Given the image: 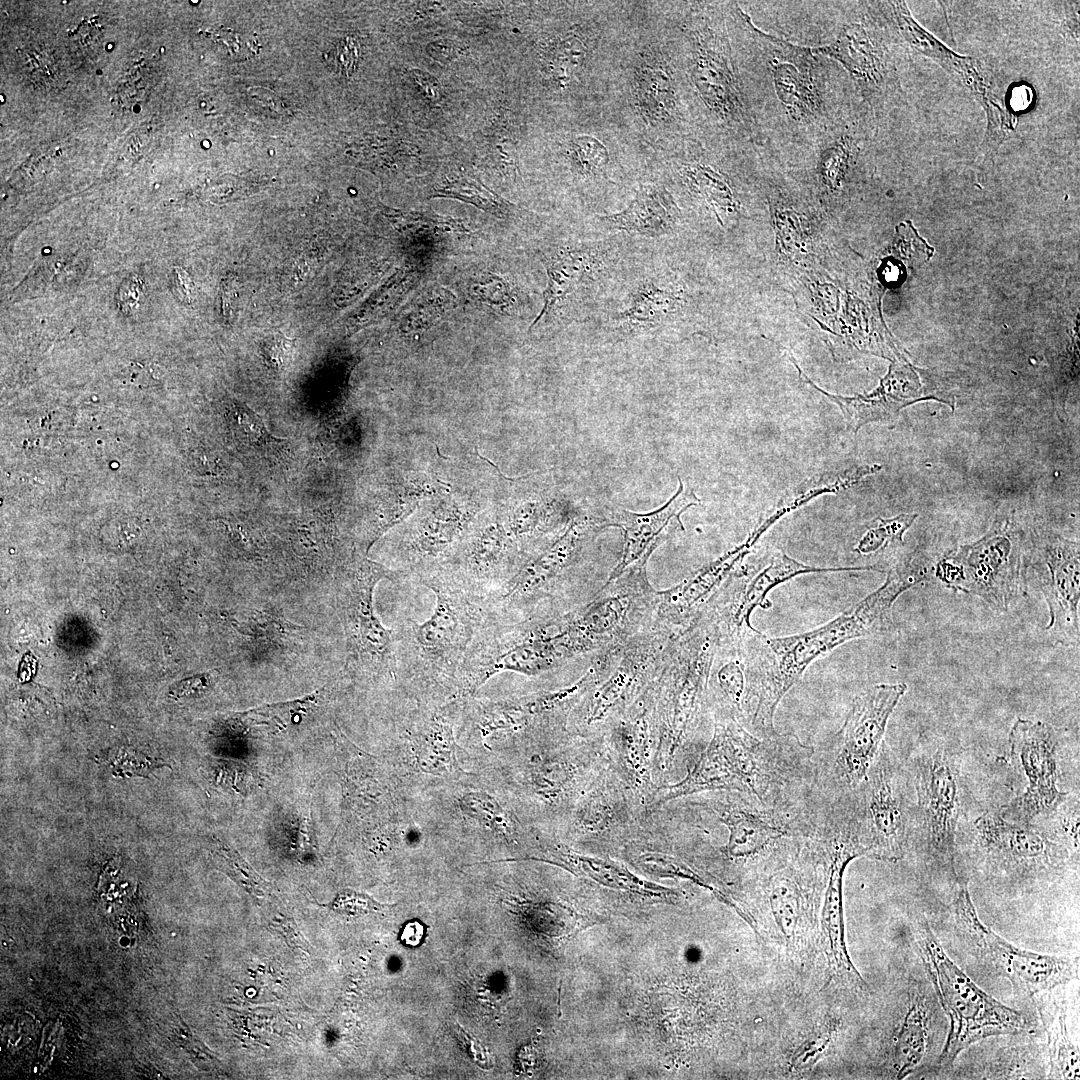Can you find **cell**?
Instances as JSON below:
<instances>
[{"label": "cell", "mask_w": 1080, "mask_h": 1080, "mask_svg": "<svg viewBox=\"0 0 1080 1080\" xmlns=\"http://www.w3.org/2000/svg\"><path fill=\"white\" fill-rule=\"evenodd\" d=\"M424 937V926L418 921L408 922L401 933L400 939L409 947L418 946Z\"/></svg>", "instance_id": "49"}, {"label": "cell", "mask_w": 1080, "mask_h": 1080, "mask_svg": "<svg viewBox=\"0 0 1080 1080\" xmlns=\"http://www.w3.org/2000/svg\"><path fill=\"white\" fill-rule=\"evenodd\" d=\"M866 570L869 567L820 568L800 563L779 550H766L752 562L735 568L703 609L715 622L718 644L740 648L755 628L750 617L756 607L771 606L767 594L777 585L800 574Z\"/></svg>", "instance_id": "14"}, {"label": "cell", "mask_w": 1080, "mask_h": 1080, "mask_svg": "<svg viewBox=\"0 0 1080 1080\" xmlns=\"http://www.w3.org/2000/svg\"><path fill=\"white\" fill-rule=\"evenodd\" d=\"M228 422L234 438L247 451L268 453L277 451L283 438L273 436L262 418L246 404L234 402L229 407Z\"/></svg>", "instance_id": "34"}, {"label": "cell", "mask_w": 1080, "mask_h": 1080, "mask_svg": "<svg viewBox=\"0 0 1080 1080\" xmlns=\"http://www.w3.org/2000/svg\"><path fill=\"white\" fill-rule=\"evenodd\" d=\"M464 812L492 831L503 835H512L514 831L512 820L507 816L500 805L490 796L483 793H469L461 799Z\"/></svg>", "instance_id": "40"}, {"label": "cell", "mask_w": 1080, "mask_h": 1080, "mask_svg": "<svg viewBox=\"0 0 1080 1080\" xmlns=\"http://www.w3.org/2000/svg\"><path fill=\"white\" fill-rule=\"evenodd\" d=\"M852 155V146L848 140H840L823 152L820 171L828 185L835 186L839 183Z\"/></svg>", "instance_id": "43"}, {"label": "cell", "mask_w": 1080, "mask_h": 1080, "mask_svg": "<svg viewBox=\"0 0 1080 1080\" xmlns=\"http://www.w3.org/2000/svg\"><path fill=\"white\" fill-rule=\"evenodd\" d=\"M434 193L438 197H453L469 202L501 218L510 215L514 209L510 203L467 177L446 179L434 187Z\"/></svg>", "instance_id": "35"}, {"label": "cell", "mask_w": 1080, "mask_h": 1080, "mask_svg": "<svg viewBox=\"0 0 1080 1080\" xmlns=\"http://www.w3.org/2000/svg\"><path fill=\"white\" fill-rule=\"evenodd\" d=\"M399 232L413 237H438L445 233H465L467 229L456 219L418 212L392 213L389 215Z\"/></svg>", "instance_id": "38"}, {"label": "cell", "mask_w": 1080, "mask_h": 1080, "mask_svg": "<svg viewBox=\"0 0 1080 1080\" xmlns=\"http://www.w3.org/2000/svg\"><path fill=\"white\" fill-rule=\"evenodd\" d=\"M206 686L207 683L200 682V680L184 682L180 684L178 688H176V693L178 696L190 695L193 693H198L200 690L206 688Z\"/></svg>", "instance_id": "52"}, {"label": "cell", "mask_w": 1080, "mask_h": 1080, "mask_svg": "<svg viewBox=\"0 0 1080 1080\" xmlns=\"http://www.w3.org/2000/svg\"><path fill=\"white\" fill-rule=\"evenodd\" d=\"M602 680L599 670L591 665L574 685L555 691H540L499 700H479L465 697L469 717L482 736L503 732H535L561 729L567 714Z\"/></svg>", "instance_id": "19"}, {"label": "cell", "mask_w": 1080, "mask_h": 1080, "mask_svg": "<svg viewBox=\"0 0 1080 1080\" xmlns=\"http://www.w3.org/2000/svg\"><path fill=\"white\" fill-rule=\"evenodd\" d=\"M602 520L574 518L559 537L531 556L503 589L482 603L485 619L512 622L553 603L571 569L581 560L585 545L605 528Z\"/></svg>", "instance_id": "12"}, {"label": "cell", "mask_w": 1080, "mask_h": 1080, "mask_svg": "<svg viewBox=\"0 0 1080 1080\" xmlns=\"http://www.w3.org/2000/svg\"><path fill=\"white\" fill-rule=\"evenodd\" d=\"M456 297L443 286L429 287L422 291L407 307L400 320V328L406 333L420 332L438 324L455 308Z\"/></svg>", "instance_id": "32"}, {"label": "cell", "mask_w": 1080, "mask_h": 1080, "mask_svg": "<svg viewBox=\"0 0 1080 1080\" xmlns=\"http://www.w3.org/2000/svg\"><path fill=\"white\" fill-rule=\"evenodd\" d=\"M815 750L793 734L759 737L733 717L714 715V733L697 761L709 790H733L771 806L812 800Z\"/></svg>", "instance_id": "3"}, {"label": "cell", "mask_w": 1080, "mask_h": 1080, "mask_svg": "<svg viewBox=\"0 0 1080 1080\" xmlns=\"http://www.w3.org/2000/svg\"><path fill=\"white\" fill-rule=\"evenodd\" d=\"M317 904L335 913L349 917H357L369 913L380 912L386 908L395 905L382 904L365 892L356 891L349 888L340 890L331 902L326 904Z\"/></svg>", "instance_id": "42"}, {"label": "cell", "mask_w": 1080, "mask_h": 1080, "mask_svg": "<svg viewBox=\"0 0 1080 1080\" xmlns=\"http://www.w3.org/2000/svg\"><path fill=\"white\" fill-rule=\"evenodd\" d=\"M678 204L662 180L639 183L623 209L597 216L609 229L643 237H662L674 232L680 221Z\"/></svg>", "instance_id": "26"}, {"label": "cell", "mask_w": 1080, "mask_h": 1080, "mask_svg": "<svg viewBox=\"0 0 1080 1080\" xmlns=\"http://www.w3.org/2000/svg\"><path fill=\"white\" fill-rule=\"evenodd\" d=\"M1009 743L1014 762L1027 784L1021 795L1004 806L1001 816L1011 822L1030 824L1035 817L1056 809L1066 795L1057 787V733L1047 723L1017 718L1010 730Z\"/></svg>", "instance_id": "18"}, {"label": "cell", "mask_w": 1080, "mask_h": 1080, "mask_svg": "<svg viewBox=\"0 0 1080 1080\" xmlns=\"http://www.w3.org/2000/svg\"><path fill=\"white\" fill-rule=\"evenodd\" d=\"M592 261L589 253L580 250H562L550 257L546 263L547 285L543 306L529 330L576 287L582 276L592 268Z\"/></svg>", "instance_id": "29"}, {"label": "cell", "mask_w": 1080, "mask_h": 1080, "mask_svg": "<svg viewBox=\"0 0 1080 1080\" xmlns=\"http://www.w3.org/2000/svg\"><path fill=\"white\" fill-rule=\"evenodd\" d=\"M793 363L809 385L840 407L848 427L855 433L865 424L893 420L901 409L908 405L932 399L925 394L915 370L900 362L891 364L888 374L875 391L855 397L832 395L823 391L805 376L795 361Z\"/></svg>", "instance_id": "21"}, {"label": "cell", "mask_w": 1080, "mask_h": 1080, "mask_svg": "<svg viewBox=\"0 0 1080 1080\" xmlns=\"http://www.w3.org/2000/svg\"><path fill=\"white\" fill-rule=\"evenodd\" d=\"M456 1025H457L458 1036L460 1037V1039L464 1043L465 1048H466L470 1058L478 1066H480V1067H482L484 1069H489L490 1060H489L488 1056L486 1055V1053H485L482 1045L480 1044V1042L474 1036L470 1035L461 1025H459L458 1023H456Z\"/></svg>", "instance_id": "47"}, {"label": "cell", "mask_w": 1080, "mask_h": 1080, "mask_svg": "<svg viewBox=\"0 0 1080 1080\" xmlns=\"http://www.w3.org/2000/svg\"><path fill=\"white\" fill-rule=\"evenodd\" d=\"M406 574L387 569L366 558L355 560L348 572L346 616L355 666L361 674L398 673L393 629L383 626L376 616L373 594L377 583L400 580Z\"/></svg>", "instance_id": "17"}, {"label": "cell", "mask_w": 1080, "mask_h": 1080, "mask_svg": "<svg viewBox=\"0 0 1080 1080\" xmlns=\"http://www.w3.org/2000/svg\"><path fill=\"white\" fill-rule=\"evenodd\" d=\"M262 350L270 367L281 370L289 360L291 347L285 338L273 336L262 344Z\"/></svg>", "instance_id": "45"}, {"label": "cell", "mask_w": 1080, "mask_h": 1080, "mask_svg": "<svg viewBox=\"0 0 1080 1080\" xmlns=\"http://www.w3.org/2000/svg\"><path fill=\"white\" fill-rule=\"evenodd\" d=\"M107 765L117 777H144L157 768L170 767L161 758L149 755L131 746H118L107 754Z\"/></svg>", "instance_id": "39"}, {"label": "cell", "mask_w": 1080, "mask_h": 1080, "mask_svg": "<svg viewBox=\"0 0 1080 1080\" xmlns=\"http://www.w3.org/2000/svg\"><path fill=\"white\" fill-rule=\"evenodd\" d=\"M916 950L949 1028L934 1068L950 1069L971 1045L992 1037L1033 1031L1023 1013L987 994L947 955L923 917L913 922Z\"/></svg>", "instance_id": "5"}, {"label": "cell", "mask_w": 1080, "mask_h": 1080, "mask_svg": "<svg viewBox=\"0 0 1080 1080\" xmlns=\"http://www.w3.org/2000/svg\"><path fill=\"white\" fill-rule=\"evenodd\" d=\"M271 925L285 938L290 946L298 947L304 951L310 952V944L303 937L292 918L284 917L282 919H276Z\"/></svg>", "instance_id": "46"}, {"label": "cell", "mask_w": 1080, "mask_h": 1080, "mask_svg": "<svg viewBox=\"0 0 1080 1080\" xmlns=\"http://www.w3.org/2000/svg\"><path fill=\"white\" fill-rule=\"evenodd\" d=\"M906 776L883 743L865 779L850 791L867 856L895 861L908 846L911 804Z\"/></svg>", "instance_id": "13"}, {"label": "cell", "mask_w": 1080, "mask_h": 1080, "mask_svg": "<svg viewBox=\"0 0 1080 1080\" xmlns=\"http://www.w3.org/2000/svg\"><path fill=\"white\" fill-rule=\"evenodd\" d=\"M418 582L434 593L435 607L427 620L408 619L393 629L398 672L427 701L459 697V671L485 611L440 571Z\"/></svg>", "instance_id": "4"}, {"label": "cell", "mask_w": 1080, "mask_h": 1080, "mask_svg": "<svg viewBox=\"0 0 1080 1080\" xmlns=\"http://www.w3.org/2000/svg\"><path fill=\"white\" fill-rule=\"evenodd\" d=\"M282 817L279 823L276 821L275 830L277 836L283 841L282 844L295 851L308 854L312 848L309 816L298 808L289 810Z\"/></svg>", "instance_id": "41"}, {"label": "cell", "mask_w": 1080, "mask_h": 1080, "mask_svg": "<svg viewBox=\"0 0 1080 1080\" xmlns=\"http://www.w3.org/2000/svg\"><path fill=\"white\" fill-rule=\"evenodd\" d=\"M743 548L697 570L670 590L657 592L654 616L676 628H687L735 569L745 553Z\"/></svg>", "instance_id": "25"}, {"label": "cell", "mask_w": 1080, "mask_h": 1080, "mask_svg": "<svg viewBox=\"0 0 1080 1080\" xmlns=\"http://www.w3.org/2000/svg\"><path fill=\"white\" fill-rule=\"evenodd\" d=\"M973 857L977 870L995 885L1012 891L1060 876L1071 850L1056 836L1030 824L986 813L974 822Z\"/></svg>", "instance_id": "9"}, {"label": "cell", "mask_w": 1080, "mask_h": 1080, "mask_svg": "<svg viewBox=\"0 0 1080 1080\" xmlns=\"http://www.w3.org/2000/svg\"><path fill=\"white\" fill-rule=\"evenodd\" d=\"M821 840L828 862L823 919L830 945L838 966L843 968L853 980L864 984L849 959L844 943L842 881L849 862L859 856H865V850L857 834L844 824H833L828 827Z\"/></svg>", "instance_id": "23"}, {"label": "cell", "mask_w": 1080, "mask_h": 1080, "mask_svg": "<svg viewBox=\"0 0 1080 1080\" xmlns=\"http://www.w3.org/2000/svg\"><path fill=\"white\" fill-rule=\"evenodd\" d=\"M699 504L700 500L694 491L686 487L679 478L677 492L665 505L655 511L639 514L618 506L609 508L603 518L604 525L605 527L616 526L623 531L624 550L620 562L606 584L614 581L632 565L646 564L670 521L675 518L684 530L680 515L688 508Z\"/></svg>", "instance_id": "22"}, {"label": "cell", "mask_w": 1080, "mask_h": 1080, "mask_svg": "<svg viewBox=\"0 0 1080 1080\" xmlns=\"http://www.w3.org/2000/svg\"><path fill=\"white\" fill-rule=\"evenodd\" d=\"M429 54L442 61V59H450L455 56L454 45L449 41H439L432 43L428 46Z\"/></svg>", "instance_id": "51"}, {"label": "cell", "mask_w": 1080, "mask_h": 1080, "mask_svg": "<svg viewBox=\"0 0 1080 1080\" xmlns=\"http://www.w3.org/2000/svg\"><path fill=\"white\" fill-rule=\"evenodd\" d=\"M416 278L415 272L412 270L396 272L353 314L348 327L356 331L382 318L402 300L412 288Z\"/></svg>", "instance_id": "33"}, {"label": "cell", "mask_w": 1080, "mask_h": 1080, "mask_svg": "<svg viewBox=\"0 0 1080 1080\" xmlns=\"http://www.w3.org/2000/svg\"><path fill=\"white\" fill-rule=\"evenodd\" d=\"M892 606L875 590L811 631L776 638L756 629L748 633L739 648L745 680L744 726L759 737L775 734L777 706L806 668L847 641L885 630L891 623Z\"/></svg>", "instance_id": "2"}, {"label": "cell", "mask_w": 1080, "mask_h": 1080, "mask_svg": "<svg viewBox=\"0 0 1080 1080\" xmlns=\"http://www.w3.org/2000/svg\"><path fill=\"white\" fill-rule=\"evenodd\" d=\"M956 881L952 913L957 938L979 964L1007 980L1016 994L1033 998L1076 977L1078 958L1024 950L1005 940L979 918L968 880L957 875Z\"/></svg>", "instance_id": "10"}, {"label": "cell", "mask_w": 1080, "mask_h": 1080, "mask_svg": "<svg viewBox=\"0 0 1080 1080\" xmlns=\"http://www.w3.org/2000/svg\"><path fill=\"white\" fill-rule=\"evenodd\" d=\"M916 518L917 514L904 513L893 518H877L869 522L854 551L860 554H870L893 543L901 542L904 533Z\"/></svg>", "instance_id": "37"}, {"label": "cell", "mask_w": 1080, "mask_h": 1080, "mask_svg": "<svg viewBox=\"0 0 1080 1080\" xmlns=\"http://www.w3.org/2000/svg\"><path fill=\"white\" fill-rule=\"evenodd\" d=\"M802 62H775L774 85L779 99L794 114L806 117L816 111L818 96L813 90L810 73L801 69Z\"/></svg>", "instance_id": "31"}, {"label": "cell", "mask_w": 1080, "mask_h": 1080, "mask_svg": "<svg viewBox=\"0 0 1080 1080\" xmlns=\"http://www.w3.org/2000/svg\"><path fill=\"white\" fill-rule=\"evenodd\" d=\"M1024 537L1010 518L995 520L978 541L949 553L936 565L949 589L975 595L1005 611L1026 591Z\"/></svg>", "instance_id": "11"}, {"label": "cell", "mask_w": 1080, "mask_h": 1080, "mask_svg": "<svg viewBox=\"0 0 1080 1080\" xmlns=\"http://www.w3.org/2000/svg\"><path fill=\"white\" fill-rule=\"evenodd\" d=\"M234 292H235V286L232 284L231 280L229 279L227 281V283L223 286V290H222V295H223L222 296V305H223V311H224L225 314H230L232 298L234 296Z\"/></svg>", "instance_id": "53"}, {"label": "cell", "mask_w": 1080, "mask_h": 1080, "mask_svg": "<svg viewBox=\"0 0 1080 1080\" xmlns=\"http://www.w3.org/2000/svg\"><path fill=\"white\" fill-rule=\"evenodd\" d=\"M690 3L668 2L680 67L692 113L721 132L743 127L747 112L727 37L710 15Z\"/></svg>", "instance_id": "6"}, {"label": "cell", "mask_w": 1080, "mask_h": 1080, "mask_svg": "<svg viewBox=\"0 0 1080 1080\" xmlns=\"http://www.w3.org/2000/svg\"><path fill=\"white\" fill-rule=\"evenodd\" d=\"M888 3L898 32L908 47L937 63L982 106L987 126L981 152L984 157H993L1015 131L1017 120L1006 107L991 69L981 60L960 55L947 47L914 19L906 2Z\"/></svg>", "instance_id": "15"}, {"label": "cell", "mask_w": 1080, "mask_h": 1080, "mask_svg": "<svg viewBox=\"0 0 1080 1080\" xmlns=\"http://www.w3.org/2000/svg\"><path fill=\"white\" fill-rule=\"evenodd\" d=\"M918 816L930 856L955 873V833L960 811L956 763L944 750L921 756L916 768Z\"/></svg>", "instance_id": "20"}, {"label": "cell", "mask_w": 1080, "mask_h": 1080, "mask_svg": "<svg viewBox=\"0 0 1080 1080\" xmlns=\"http://www.w3.org/2000/svg\"><path fill=\"white\" fill-rule=\"evenodd\" d=\"M679 292L662 281H646L632 295L620 319L635 326H653L666 319L679 306Z\"/></svg>", "instance_id": "30"}, {"label": "cell", "mask_w": 1080, "mask_h": 1080, "mask_svg": "<svg viewBox=\"0 0 1080 1080\" xmlns=\"http://www.w3.org/2000/svg\"><path fill=\"white\" fill-rule=\"evenodd\" d=\"M906 690L905 683H880L853 699L839 731L814 756L815 789L824 800L854 790L865 779L884 743L888 720Z\"/></svg>", "instance_id": "8"}, {"label": "cell", "mask_w": 1080, "mask_h": 1080, "mask_svg": "<svg viewBox=\"0 0 1080 1080\" xmlns=\"http://www.w3.org/2000/svg\"><path fill=\"white\" fill-rule=\"evenodd\" d=\"M718 644L715 622L702 611L676 637L654 687V733L666 765L695 734L708 706V682Z\"/></svg>", "instance_id": "7"}, {"label": "cell", "mask_w": 1080, "mask_h": 1080, "mask_svg": "<svg viewBox=\"0 0 1080 1080\" xmlns=\"http://www.w3.org/2000/svg\"><path fill=\"white\" fill-rule=\"evenodd\" d=\"M603 106L652 154L691 144L694 117L666 2H630Z\"/></svg>", "instance_id": "1"}, {"label": "cell", "mask_w": 1080, "mask_h": 1080, "mask_svg": "<svg viewBox=\"0 0 1080 1080\" xmlns=\"http://www.w3.org/2000/svg\"><path fill=\"white\" fill-rule=\"evenodd\" d=\"M823 50L841 61L871 103H879L892 89L895 67L886 48L864 25L845 26L834 45Z\"/></svg>", "instance_id": "24"}, {"label": "cell", "mask_w": 1080, "mask_h": 1080, "mask_svg": "<svg viewBox=\"0 0 1080 1080\" xmlns=\"http://www.w3.org/2000/svg\"><path fill=\"white\" fill-rule=\"evenodd\" d=\"M214 864L247 892L256 897L269 896L272 887L230 846L217 841L211 849Z\"/></svg>", "instance_id": "36"}, {"label": "cell", "mask_w": 1080, "mask_h": 1080, "mask_svg": "<svg viewBox=\"0 0 1080 1080\" xmlns=\"http://www.w3.org/2000/svg\"><path fill=\"white\" fill-rule=\"evenodd\" d=\"M1039 995L1035 1005L1046 1036L1047 1076L1079 1079V1048L1069 1032L1066 1004L1051 998L1049 991Z\"/></svg>", "instance_id": "28"}, {"label": "cell", "mask_w": 1080, "mask_h": 1080, "mask_svg": "<svg viewBox=\"0 0 1080 1080\" xmlns=\"http://www.w3.org/2000/svg\"><path fill=\"white\" fill-rule=\"evenodd\" d=\"M1024 566L1047 603L1050 620L1045 629L1062 645L1078 644L1079 543L1052 532L1034 533Z\"/></svg>", "instance_id": "16"}, {"label": "cell", "mask_w": 1080, "mask_h": 1080, "mask_svg": "<svg viewBox=\"0 0 1080 1080\" xmlns=\"http://www.w3.org/2000/svg\"><path fill=\"white\" fill-rule=\"evenodd\" d=\"M454 698L446 705L422 710L411 734L413 749L422 769L433 774L461 771L457 764V744L453 734V714L457 711Z\"/></svg>", "instance_id": "27"}, {"label": "cell", "mask_w": 1080, "mask_h": 1080, "mask_svg": "<svg viewBox=\"0 0 1080 1080\" xmlns=\"http://www.w3.org/2000/svg\"><path fill=\"white\" fill-rule=\"evenodd\" d=\"M473 294L480 300L495 306L508 305L511 291L508 284L499 277H484L472 287Z\"/></svg>", "instance_id": "44"}, {"label": "cell", "mask_w": 1080, "mask_h": 1080, "mask_svg": "<svg viewBox=\"0 0 1080 1080\" xmlns=\"http://www.w3.org/2000/svg\"><path fill=\"white\" fill-rule=\"evenodd\" d=\"M176 286L182 300L190 302L192 297V282L182 268H175Z\"/></svg>", "instance_id": "50"}, {"label": "cell", "mask_w": 1080, "mask_h": 1080, "mask_svg": "<svg viewBox=\"0 0 1080 1080\" xmlns=\"http://www.w3.org/2000/svg\"><path fill=\"white\" fill-rule=\"evenodd\" d=\"M413 80L419 85L426 97L433 101L440 98V85L433 77L420 71H413Z\"/></svg>", "instance_id": "48"}]
</instances>
